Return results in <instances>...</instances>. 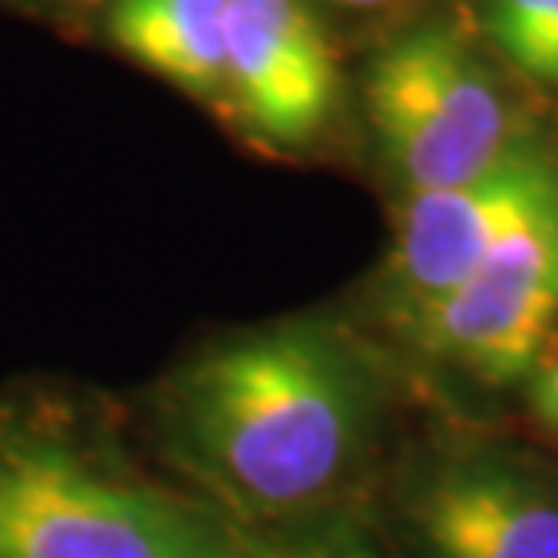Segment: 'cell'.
Instances as JSON below:
<instances>
[{
	"label": "cell",
	"mask_w": 558,
	"mask_h": 558,
	"mask_svg": "<svg viewBox=\"0 0 558 558\" xmlns=\"http://www.w3.org/2000/svg\"><path fill=\"white\" fill-rule=\"evenodd\" d=\"M167 457L240 526L323 515L374 450L381 381L319 323L232 333L156 388Z\"/></svg>",
	"instance_id": "6da1fadb"
},
{
	"label": "cell",
	"mask_w": 558,
	"mask_h": 558,
	"mask_svg": "<svg viewBox=\"0 0 558 558\" xmlns=\"http://www.w3.org/2000/svg\"><path fill=\"white\" fill-rule=\"evenodd\" d=\"M0 558H232V522L84 421L0 403Z\"/></svg>",
	"instance_id": "7a4b0ae2"
},
{
	"label": "cell",
	"mask_w": 558,
	"mask_h": 558,
	"mask_svg": "<svg viewBox=\"0 0 558 558\" xmlns=\"http://www.w3.org/2000/svg\"><path fill=\"white\" fill-rule=\"evenodd\" d=\"M366 113L407 196L468 182L515 145L489 73L439 22L377 54Z\"/></svg>",
	"instance_id": "3957f363"
},
{
	"label": "cell",
	"mask_w": 558,
	"mask_h": 558,
	"mask_svg": "<svg viewBox=\"0 0 558 558\" xmlns=\"http://www.w3.org/2000/svg\"><path fill=\"white\" fill-rule=\"evenodd\" d=\"M399 323L421 352L478 385L530 381L558 327V204L500 240L453 290Z\"/></svg>",
	"instance_id": "277c9868"
},
{
	"label": "cell",
	"mask_w": 558,
	"mask_h": 558,
	"mask_svg": "<svg viewBox=\"0 0 558 558\" xmlns=\"http://www.w3.org/2000/svg\"><path fill=\"white\" fill-rule=\"evenodd\" d=\"M558 204V163L526 138L468 182L410 193L388 254L396 316L428 305L526 221Z\"/></svg>",
	"instance_id": "5b68a950"
},
{
	"label": "cell",
	"mask_w": 558,
	"mask_h": 558,
	"mask_svg": "<svg viewBox=\"0 0 558 558\" xmlns=\"http://www.w3.org/2000/svg\"><path fill=\"white\" fill-rule=\"evenodd\" d=\"M410 522L428 558H558V489L497 453L428 468L410 494Z\"/></svg>",
	"instance_id": "8992f818"
},
{
	"label": "cell",
	"mask_w": 558,
	"mask_h": 558,
	"mask_svg": "<svg viewBox=\"0 0 558 558\" xmlns=\"http://www.w3.org/2000/svg\"><path fill=\"white\" fill-rule=\"evenodd\" d=\"M338 70L305 0H229V95L262 138L301 145L327 124Z\"/></svg>",
	"instance_id": "52a82bcc"
},
{
	"label": "cell",
	"mask_w": 558,
	"mask_h": 558,
	"mask_svg": "<svg viewBox=\"0 0 558 558\" xmlns=\"http://www.w3.org/2000/svg\"><path fill=\"white\" fill-rule=\"evenodd\" d=\"M106 33L182 92L229 95V0H113Z\"/></svg>",
	"instance_id": "ba28073f"
},
{
	"label": "cell",
	"mask_w": 558,
	"mask_h": 558,
	"mask_svg": "<svg viewBox=\"0 0 558 558\" xmlns=\"http://www.w3.org/2000/svg\"><path fill=\"white\" fill-rule=\"evenodd\" d=\"M232 558H381V551L352 519L323 511L272 526L232 522Z\"/></svg>",
	"instance_id": "9c48e42d"
},
{
	"label": "cell",
	"mask_w": 558,
	"mask_h": 558,
	"mask_svg": "<svg viewBox=\"0 0 558 558\" xmlns=\"http://www.w3.org/2000/svg\"><path fill=\"white\" fill-rule=\"evenodd\" d=\"M555 15L558 0H489L486 29L497 40V48L515 62Z\"/></svg>",
	"instance_id": "30bf717a"
},
{
	"label": "cell",
	"mask_w": 558,
	"mask_h": 558,
	"mask_svg": "<svg viewBox=\"0 0 558 558\" xmlns=\"http://www.w3.org/2000/svg\"><path fill=\"white\" fill-rule=\"evenodd\" d=\"M530 407L548 432L558 435V355L537 366L530 377Z\"/></svg>",
	"instance_id": "8fae6325"
},
{
	"label": "cell",
	"mask_w": 558,
	"mask_h": 558,
	"mask_svg": "<svg viewBox=\"0 0 558 558\" xmlns=\"http://www.w3.org/2000/svg\"><path fill=\"white\" fill-rule=\"evenodd\" d=\"M338 4H344V8H381V4H388V0H338Z\"/></svg>",
	"instance_id": "7c38bea8"
}]
</instances>
